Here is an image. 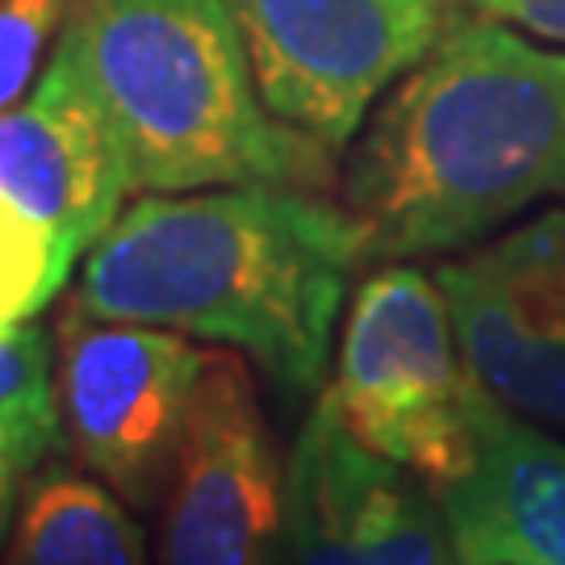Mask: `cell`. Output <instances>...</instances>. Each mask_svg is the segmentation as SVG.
Returning <instances> with one entry per match:
<instances>
[{
	"label": "cell",
	"mask_w": 565,
	"mask_h": 565,
	"mask_svg": "<svg viewBox=\"0 0 565 565\" xmlns=\"http://www.w3.org/2000/svg\"><path fill=\"white\" fill-rule=\"evenodd\" d=\"M369 231L323 189L218 184L139 193L88 247L76 306L93 319L226 343L289 394H319Z\"/></svg>",
	"instance_id": "cell-1"
},
{
	"label": "cell",
	"mask_w": 565,
	"mask_h": 565,
	"mask_svg": "<svg viewBox=\"0 0 565 565\" xmlns=\"http://www.w3.org/2000/svg\"><path fill=\"white\" fill-rule=\"evenodd\" d=\"M340 189L385 264L473 247L565 198V51L461 4L369 118Z\"/></svg>",
	"instance_id": "cell-2"
},
{
	"label": "cell",
	"mask_w": 565,
	"mask_h": 565,
	"mask_svg": "<svg viewBox=\"0 0 565 565\" xmlns=\"http://www.w3.org/2000/svg\"><path fill=\"white\" fill-rule=\"evenodd\" d=\"M63 39L118 135L130 193L335 184V151L264 105L223 0H81Z\"/></svg>",
	"instance_id": "cell-3"
},
{
	"label": "cell",
	"mask_w": 565,
	"mask_h": 565,
	"mask_svg": "<svg viewBox=\"0 0 565 565\" xmlns=\"http://www.w3.org/2000/svg\"><path fill=\"white\" fill-rule=\"evenodd\" d=\"M473 377L436 277L394 260L356 289L331 398L343 427L385 461L440 490L469 465Z\"/></svg>",
	"instance_id": "cell-4"
},
{
	"label": "cell",
	"mask_w": 565,
	"mask_h": 565,
	"mask_svg": "<svg viewBox=\"0 0 565 565\" xmlns=\"http://www.w3.org/2000/svg\"><path fill=\"white\" fill-rule=\"evenodd\" d=\"M264 105L340 156L369 105L436 46L461 0H223Z\"/></svg>",
	"instance_id": "cell-5"
},
{
	"label": "cell",
	"mask_w": 565,
	"mask_h": 565,
	"mask_svg": "<svg viewBox=\"0 0 565 565\" xmlns=\"http://www.w3.org/2000/svg\"><path fill=\"white\" fill-rule=\"evenodd\" d=\"M205 361L210 352L168 327L93 319L81 306L63 315L55 335L63 440L84 473L130 511L163 503Z\"/></svg>",
	"instance_id": "cell-6"
},
{
	"label": "cell",
	"mask_w": 565,
	"mask_h": 565,
	"mask_svg": "<svg viewBox=\"0 0 565 565\" xmlns=\"http://www.w3.org/2000/svg\"><path fill=\"white\" fill-rule=\"evenodd\" d=\"M431 277L469 377L565 436V205L469 247Z\"/></svg>",
	"instance_id": "cell-7"
},
{
	"label": "cell",
	"mask_w": 565,
	"mask_h": 565,
	"mask_svg": "<svg viewBox=\"0 0 565 565\" xmlns=\"http://www.w3.org/2000/svg\"><path fill=\"white\" fill-rule=\"evenodd\" d=\"M285 461L239 356L210 352L163 490V565H268Z\"/></svg>",
	"instance_id": "cell-8"
},
{
	"label": "cell",
	"mask_w": 565,
	"mask_h": 565,
	"mask_svg": "<svg viewBox=\"0 0 565 565\" xmlns=\"http://www.w3.org/2000/svg\"><path fill=\"white\" fill-rule=\"evenodd\" d=\"M289 565H457L436 490L364 448L319 390L285 461Z\"/></svg>",
	"instance_id": "cell-9"
},
{
	"label": "cell",
	"mask_w": 565,
	"mask_h": 565,
	"mask_svg": "<svg viewBox=\"0 0 565 565\" xmlns=\"http://www.w3.org/2000/svg\"><path fill=\"white\" fill-rule=\"evenodd\" d=\"M0 193L84 256L130 198L118 135L63 39L25 97L0 109Z\"/></svg>",
	"instance_id": "cell-10"
},
{
	"label": "cell",
	"mask_w": 565,
	"mask_h": 565,
	"mask_svg": "<svg viewBox=\"0 0 565 565\" xmlns=\"http://www.w3.org/2000/svg\"><path fill=\"white\" fill-rule=\"evenodd\" d=\"M469 465L436 490L457 565H565V440L469 390Z\"/></svg>",
	"instance_id": "cell-11"
},
{
	"label": "cell",
	"mask_w": 565,
	"mask_h": 565,
	"mask_svg": "<svg viewBox=\"0 0 565 565\" xmlns=\"http://www.w3.org/2000/svg\"><path fill=\"white\" fill-rule=\"evenodd\" d=\"M4 565H147L130 507L84 469L42 465L18 503Z\"/></svg>",
	"instance_id": "cell-12"
},
{
	"label": "cell",
	"mask_w": 565,
	"mask_h": 565,
	"mask_svg": "<svg viewBox=\"0 0 565 565\" xmlns=\"http://www.w3.org/2000/svg\"><path fill=\"white\" fill-rule=\"evenodd\" d=\"M63 440L55 403V343L34 323L0 331V545L30 478L60 457Z\"/></svg>",
	"instance_id": "cell-13"
},
{
	"label": "cell",
	"mask_w": 565,
	"mask_h": 565,
	"mask_svg": "<svg viewBox=\"0 0 565 565\" xmlns=\"http://www.w3.org/2000/svg\"><path fill=\"white\" fill-rule=\"evenodd\" d=\"M76 256L9 193H0V331L34 323L72 273Z\"/></svg>",
	"instance_id": "cell-14"
},
{
	"label": "cell",
	"mask_w": 565,
	"mask_h": 565,
	"mask_svg": "<svg viewBox=\"0 0 565 565\" xmlns=\"http://www.w3.org/2000/svg\"><path fill=\"white\" fill-rule=\"evenodd\" d=\"M67 0H0V109L18 105L34 84L46 42L60 34Z\"/></svg>",
	"instance_id": "cell-15"
},
{
	"label": "cell",
	"mask_w": 565,
	"mask_h": 565,
	"mask_svg": "<svg viewBox=\"0 0 565 565\" xmlns=\"http://www.w3.org/2000/svg\"><path fill=\"white\" fill-rule=\"evenodd\" d=\"M473 13H490L511 25H520L527 34H536L548 46L565 51V0H461Z\"/></svg>",
	"instance_id": "cell-16"
}]
</instances>
